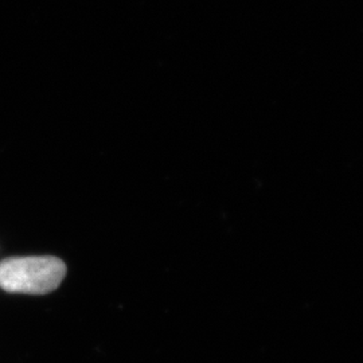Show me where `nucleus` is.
Segmentation results:
<instances>
[{
	"label": "nucleus",
	"mask_w": 363,
	"mask_h": 363,
	"mask_svg": "<svg viewBox=\"0 0 363 363\" xmlns=\"http://www.w3.org/2000/svg\"><path fill=\"white\" fill-rule=\"evenodd\" d=\"M65 274V262L52 256L11 257L0 262V286L11 294H50Z\"/></svg>",
	"instance_id": "obj_1"
}]
</instances>
